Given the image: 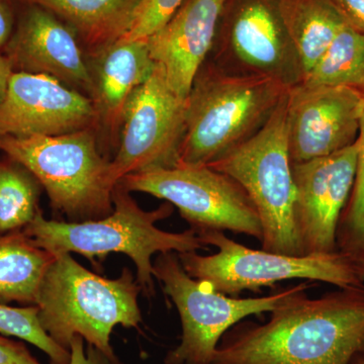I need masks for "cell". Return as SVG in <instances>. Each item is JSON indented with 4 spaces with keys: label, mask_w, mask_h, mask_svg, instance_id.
<instances>
[{
    "label": "cell",
    "mask_w": 364,
    "mask_h": 364,
    "mask_svg": "<svg viewBox=\"0 0 364 364\" xmlns=\"http://www.w3.org/2000/svg\"><path fill=\"white\" fill-rule=\"evenodd\" d=\"M306 291L280 304L265 324L234 328L212 364H350L364 354V286L317 299Z\"/></svg>",
    "instance_id": "cell-1"
},
{
    "label": "cell",
    "mask_w": 364,
    "mask_h": 364,
    "mask_svg": "<svg viewBox=\"0 0 364 364\" xmlns=\"http://www.w3.org/2000/svg\"><path fill=\"white\" fill-rule=\"evenodd\" d=\"M112 203L111 215L85 222L47 220L40 210L23 231L38 247L53 255L77 253L95 265L109 253L126 254L135 263L136 282L147 296L155 294V253L198 252L207 247L191 228L181 233L157 228L158 222L173 213L171 203L165 202L156 210H144L119 182L114 186Z\"/></svg>",
    "instance_id": "cell-2"
},
{
    "label": "cell",
    "mask_w": 364,
    "mask_h": 364,
    "mask_svg": "<svg viewBox=\"0 0 364 364\" xmlns=\"http://www.w3.org/2000/svg\"><path fill=\"white\" fill-rule=\"evenodd\" d=\"M289 88L265 76L227 70L205 61L186 98L183 165H208L258 133Z\"/></svg>",
    "instance_id": "cell-3"
},
{
    "label": "cell",
    "mask_w": 364,
    "mask_h": 364,
    "mask_svg": "<svg viewBox=\"0 0 364 364\" xmlns=\"http://www.w3.org/2000/svg\"><path fill=\"white\" fill-rule=\"evenodd\" d=\"M142 289L129 268L116 279L90 272L70 253L55 255L41 282L36 305L41 325L60 346L69 350L75 335L109 358L117 326L136 328L142 321L138 296Z\"/></svg>",
    "instance_id": "cell-4"
},
{
    "label": "cell",
    "mask_w": 364,
    "mask_h": 364,
    "mask_svg": "<svg viewBox=\"0 0 364 364\" xmlns=\"http://www.w3.org/2000/svg\"><path fill=\"white\" fill-rule=\"evenodd\" d=\"M0 151L28 169L53 208L72 222L102 219L114 210L112 160L100 151L95 129L60 136H0Z\"/></svg>",
    "instance_id": "cell-5"
},
{
    "label": "cell",
    "mask_w": 364,
    "mask_h": 364,
    "mask_svg": "<svg viewBox=\"0 0 364 364\" xmlns=\"http://www.w3.org/2000/svg\"><path fill=\"white\" fill-rule=\"evenodd\" d=\"M287 93L256 135L208 166L232 177L250 196L262 225L263 250L304 256L294 224L296 191L287 147Z\"/></svg>",
    "instance_id": "cell-6"
},
{
    "label": "cell",
    "mask_w": 364,
    "mask_h": 364,
    "mask_svg": "<svg viewBox=\"0 0 364 364\" xmlns=\"http://www.w3.org/2000/svg\"><path fill=\"white\" fill-rule=\"evenodd\" d=\"M153 274L181 316V343L165 356V364H212L225 334L243 318L272 312L313 286L299 282L261 298H235L215 291L207 282L193 279L182 267L178 253H160Z\"/></svg>",
    "instance_id": "cell-7"
},
{
    "label": "cell",
    "mask_w": 364,
    "mask_h": 364,
    "mask_svg": "<svg viewBox=\"0 0 364 364\" xmlns=\"http://www.w3.org/2000/svg\"><path fill=\"white\" fill-rule=\"evenodd\" d=\"M203 243L215 246L218 253L203 256L178 253L183 269L193 279L203 280L215 291L238 298L242 291H260L289 279L322 282L338 289L363 287L350 259L338 252L291 256L254 250L228 238L224 232L200 235Z\"/></svg>",
    "instance_id": "cell-8"
},
{
    "label": "cell",
    "mask_w": 364,
    "mask_h": 364,
    "mask_svg": "<svg viewBox=\"0 0 364 364\" xmlns=\"http://www.w3.org/2000/svg\"><path fill=\"white\" fill-rule=\"evenodd\" d=\"M127 191L161 198L178 208L198 236L213 231L263 238L259 215L235 179L208 165H183L129 174L119 181Z\"/></svg>",
    "instance_id": "cell-9"
},
{
    "label": "cell",
    "mask_w": 364,
    "mask_h": 364,
    "mask_svg": "<svg viewBox=\"0 0 364 364\" xmlns=\"http://www.w3.org/2000/svg\"><path fill=\"white\" fill-rule=\"evenodd\" d=\"M213 61L227 70L299 85L303 67L280 16L277 0H226Z\"/></svg>",
    "instance_id": "cell-10"
},
{
    "label": "cell",
    "mask_w": 364,
    "mask_h": 364,
    "mask_svg": "<svg viewBox=\"0 0 364 364\" xmlns=\"http://www.w3.org/2000/svg\"><path fill=\"white\" fill-rule=\"evenodd\" d=\"M186 98L170 88L159 65L124 105L119 150L111 161L116 183L129 174L176 167L186 132Z\"/></svg>",
    "instance_id": "cell-11"
},
{
    "label": "cell",
    "mask_w": 364,
    "mask_h": 364,
    "mask_svg": "<svg viewBox=\"0 0 364 364\" xmlns=\"http://www.w3.org/2000/svg\"><path fill=\"white\" fill-rule=\"evenodd\" d=\"M356 166V142L328 156L291 164L294 224L304 255L338 252L337 228Z\"/></svg>",
    "instance_id": "cell-12"
},
{
    "label": "cell",
    "mask_w": 364,
    "mask_h": 364,
    "mask_svg": "<svg viewBox=\"0 0 364 364\" xmlns=\"http://www.w3.org/2000/svg\"><path fill=\"white\" fill-rule=\"evenodd\" d=\"M363 91L349 87L289 88L287 100V147L291 164L331 155L358 140Z\"/></svg>",
    "instance_id": "cell-13"
},
{
    "label": "cell",
    "mask_w": 364,
    "mask_h": 364,
    "mask_svg": "<svg viewBox=\"0 0 364 364\" xmlns=\"http://www.w3.org/2000/svg\"><path fill=\"white\" fill-rule=\"evenodd\" d=\"M97 124V109L87 95L51 76L11 73L0 102V136H60Z\"/></svg>",
    "instance_id": "cell-14"
},
{
    "label": "cell",
    "mask_w": 364,
    "mask_h": 364,
    "mask_svg": "<svg viewBox=\"0 0 364 364\" xmlns=\"http://www.w3.org/2000/svg\"><path fill=\"white\" fill-rule=\"evenodd\" d=\"M18 6L16 28L2 52L13 72L51 76L91 98L92 75L76 33L43 7Z\"/></svg>",
    "instance_id": "cell-15"
},
{
    "label": "cell",
    "mask_w": 364,
    "mask_h": 364,
    "mask_svg": "<svg viewBox=\"0 0 364 364\" xmlns=\"http://www.w3.org/2000/svg\"><path fill=\"white\" fill-rule=\"evenodd\" d=\"M226 0H184L148 38L151 57L174 92L188 98L196 74L214 48Z\"/></svg>",
    "instance_id": "cell-16"
},
{
    "label": "cell",
    "mask_w": 364,
    "mask_h": 364,
    "mask_svg": "<svg viewBox=\"0 0 364 364\" xmlns=\"http://www.w3.org/2000/svg\"><path fill=\"white\" fill-rule=\"evenodd\" d=\"M92 59L91 100L97 109L98 123L114 133L122 124L129 97L150 77L156 64L151 57L147 40H119Z\"/></svg>",
    "instance_id": "cell-17"
},
{
    "label": "cell",
    "mask_w": 364,
    "mask_h": 364,
    "mask_svg": "<svg viewBox=\"0 0 364 364\" xmlns=\"http://www.w3.org/2000/svg\"><path fill=\"white\" fill-rule=\"evenodd\" d=\"M47 9L70 26L91 57L123 39L141 0H13Z\"/></svg>",
    "instance_id": "cell-18"
},
{
    "label": "cell",
    "mask_w": 364,
    "mask_h": 364,
    "mask_svg": "<svg viewBox=\"0 0 364 364\" xmlns=\"http://www.w3.org/2000/svg\"><path fill=\"white\" fill-rule=\"evenodd\" d=\"M54 258L23 230L0 234V304L36 305L41 282Z\"/></svg>",
    "instance_id": "cell-19"
},
{
    "label": "cell",
    "mask_w": 364,
    "mask_h": 364,
    "mask_svg": "<svg viewBox=\"0 0 364 364\" xmlns=\"http://www.w3.org/2000/svg\"><path fill=\"white\" fill-rule=\"evenodd\" d=\"M277 4L305 78L345 21L329 0H277Z\"/></svg>",
    "instance_id": "cell-20"
},
{
    "label": "cell",
    "mask_w": 364,
    "mask_h": 364,
    "mask_svg": "<svg viewBox=\"0 0 364 364\" xmlns=\"http://www.w3.org/2000/svg\"><path fill=\"white\" fill-rule=\"evenodd\" d=\"M299 85L349 87L364 92V33L345 23Z\"/></svg>",
    "instance_id": "cell-21"
},
{
    "label": "cell",
    "mask_w": 364,
    "mask_h": 364,
    "mask_svg": "<svg viewBox=\"0 0 364 364\" xmlns=\"http://www.w3.org/2000/svg\"><path fill=\"white\" fill-rule=\"evenodd\" d=\"M40 182L20 163L0 161V234L25 229L39 212Z\"/></svg>",
    "instance_id": "cell-22"
},
{
    "label": "cell",
    "mask_w": 364,
    "mask_h": 364,
    "mask_svg": "<svg viewBox=\"0 0 364 364\" xmlns=\"http://www.w3.org/2000/svg\"><path fill=\"white\" fill-rule=\"evenodd\" d=\"M356 144L355 179L337 228V249L350 260L364 258V105Z\"/></svg>",
    "instance_id": "cell-23"
},
{
    "label": "cell",
    "mask_w": 364,
    "mask_h": 364,
    "mask_svg": "<svg viewBox=\"0 0 364 364\" xmlns=\"http://www.w3.org/2000/svg\"><path fill=\"white\" fill-rule=\"evenodd\" d=\"M38 306L14 308L0 304V333L28 342L44 352L51 364H69L70 351L60 346L41 325Z\"/></svg>",
    "instance_id": "cell-24"
},
{
    "label": "cell",
    "mask_w": 364,
    "mask_h": 364,
    "mask_svg": "<svg viewBox=\"0 0 364 364\" xmlns=\"http://www.w3.org/2000/svg\"><path fill=\"white\" fill-rule=\"evenodd\" d=\"M184 0H141L124 41L147 40L176 13Z\"/></svg>",
    "instance_id": "cell-25"
},
{
    "label": "cell",
    "mask_w": 364,
    "mask_h": 364,
    "mask_svg": "<svg viewBox=\"0 0 364 364\" xmlns=\"http://www.w3.org/2000/svg\"><path fill=\"white\" fill-rule=\"evenodd\" d=\"M85 339L79 335L72 338L69 345L70 351V363L69 364H122L119 359L109 358L102 350L87 344V348L85 346Z\"/></svg>",
    "instance_id": "cell-26"
},
{
    "label": "cell",
    "mask_w": 364,
    "mask_h": 364,
    "mask_svg": "<svg viewBox=\"0 0 364 364\" xmlns=\"http://www.w3.org/2000/svg\"><path fill=\"white\" fill-rule=\"evenodd\" d=\"M0 364H43L23 341L0 336Z\"/></svg>",
    "instance_id": "cell-27"
},
{
    "label": "cell",
    "mask_w": 364,
    "mask_h": 364,
    "mask_svg": "<svg viewBox=\"0 0 364 364\" xmlns=\"http://www.w3.org/2000/svg\"><path fill=\"white\" fill-rule=\"evenodd\" d=\"M347 25L364 33V0H329Z\"/></svg>",
    "instance_id": "cell-28"
},
{
    "label": "cell",
    "mask_w": 364,
    "mask_h": 364,
    "mask_svg": "<svg viewBox=\"0 0 364 364\" xmlns=\"http://www.w3.org/2000/svg\"><path fill=\"white\" fill-rule=\"evenodd\" d=\"M16 4L13 0H0V54L2 55L16 28Z\"/></svg>",
    "instance_id": "cell-29"
},
{
    "label": "cell",
    "mask_w": 364,
    "mask_h": 364,
    "mask_svg": "<svg viewBox=\"0 0 364 364\" xmlns=\"http://www.w3.org/2000/svg\"><path fill=\"white\" fill-rule=\"evenodd\" d=\"M13 73V69L9 65L6 57L0 54V102L4 100L6 95L7 82Z\"/></svg>",
    "instance_id": "cell-30"
},
{
    "label": "cell",
    "mask_w": 364,
    "mask_h": 364,
    "mask_svg": "<svg viewBox=\"0 0 364 364\" xmlns=\"http://www.w3.org/2000/svg\"><path fill=\"white\" fill-rule=\"evenodd\" d=\"M352 267H353L354 272L359 277V279L364 284V258L358 260H350Z\"/></svg>",
    "instance_id": "cell-31"
},
{
    "label": "cell",
    "mask_w": 364,
    "mask_h": 364,
    "mask_svg": "<svg viewBox=\"0 0 364 364\" xmlns=\"http://www.w3.org/2000/svg\"><path fill=\"white\" fill-rule=\"evenodd\" d=\"M350 364H364V354H359V355L355 356Z\"/></svg>",
    "instance_id": "cell-32"
}]
</instances>
